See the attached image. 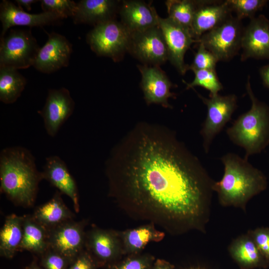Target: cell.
<instances>
[{"mask_svg": "<svg viewBox=\"0 0 269 269\" xmlns=\"http://www.w3.org/2000/svg\"><path fill=\"white\" fill-rule=\"evenodd\" d=\"M75 102L69 91L62 87L49 89L45 104L38 111L42 117L47 134L55 136L65 122L73 114Z\"/></svg>", "mask_w": 269, "mask_h": 269, "instance_id": "8fae6325", "label": "cell"}, {"mask_svg": "<svg viewBox=\"0 0 269 269\" xmlns=\"http://www.w3.org/2000/svg\"><path fill=\"white\" fill-rule=\"evenodd\" d=\"M195 74L194 80L189 83L185 82L186 89L196 86L202 87L210 92L209 97L218 94L223 87L220 82L216 71L212 70H195L193 71Z\"/></svg>", "mask_w": 269, "mask_h": 269, "instance_id": "f1b7e54d", "label": "cell"}, {"mask_svg": "<svg viewBox=\"0 0 269 269\" xmlns=\"http://www.w3.org/2000/svg\"><path fill=\"white\" fill-rule=\"evenodd\" d=\"M220 159L224 166V174L213 187L219 203L246 212L248 202L267 188V178L247 159L236 153H227Z\"/></svg>", "mask_w": 269, "mask_h": 269, "instance_id": "3957f363", "label": "cell"}, {"mask_svg": "<svg viewBox=\"0 0 269 269\" xmlns=\"http://www.w3.org/2000/svg\"><path fill=\"white\" fill-rule=\"evenodd\" d=\"M43 11L55 13L63 19L74 16L77 3L71 0H40Z\"/></svg>", "mask_w": 269, "mask_h": 269, "instance_id": "4dcf8cb0", "label": "cell"}, {"mask_svg": "<svg viewBox=\"0 0 269 269\" xmlns=\"http://www.w3.org/2000/svg\"><path fill=\"white\" fill-rule=\"evenodd\" d=\"M228 250L230 256L241 269H266L269 266V262L262 254L247 232L233 240Z\"/></svg>", "mask_w": 269, "mask_h": 269, "instance_id": "7402d4cb", "label": "cell"}, {"mask_svg": "<svg viewBox=\"0 0 269 269\" xmlns=\"http://www.w3.org/2000/svg\"><path fill=\"white\" fill-rule=\"evenodd\" d=\"M23 216V237L19 251H27L40 256L48 248V230L31 215Z\"/></svg>", "mask_w": 269, "mask_h": 269, "instance_id": "484cf974", "label": "cell"}, {"mask_svg": "<svg viewBox=\"0 0 269 269\" xmlns=\"http://www.w3.org/2000/svg\"><path fill=\"white\" fill-rule=\"evenodd\" d=\"M63 19L58 14L52 12L29 13L11 1L3 0L0 4V19L2 24L0 37L4 36L8 29L14 26L42 27L54 24Z\"/></svg>", "mask_w": 269, "mask_h": 269, "instance_id": "e0dca14e", "label": "cell"}, {"mask_svg": "<svg viewBox=\"0 0 269 269\" xmlns=\"http://www.w3.org/2000/svg\"><path fill=\"white\" fill-rule=\"evenodd\" d=\"M84 220L66 221L48 230V248L58 252L70 263L85 249Z\"/></svg>", "mask_w": 269, "mask_h": 269, "instance_id": "30bf717a", "label": "cell"}, {"mask_svg": "<svg viewBox=\"0 0 269 269\" xmlns=\"http://www.w3.org/2000/svg\"><path fill=\"white\" fill-rule=\"evenodd\" d=\"M158 26L164 36L170 62L181 74L189 70L184 58L187 50L193 43L198 41L193 37L190 30L169 19L158 17Z\"/></svg>", "mask_w": 269, "mask_h": 269, "instance_id": "7c38bea8", "label": "cell"}, {"mask_svg": "<svg viewBox=\"0 0 269 269\" xmlns=\"http://www.w3.org/2000/svg\"><path fill=\"white\" fill-rule=\"evenodd\" d=\"M124 253L137 254L152 242L163 239L164 233L148 224L119 233Z\"/></svg>", "mask_w": 269, "mask_h": 269, "instance_id": "d4e9b609", "label": "cell"}, {"mask_svg": "<svg viewBox=\"0 0 269 269\" xmlns=\"http://www.w3.org/2000/svg\"><path fill=\"white\" fill-rule=\"evenodd\" d=\"M227 0H197L191 32L199 42L205 33L219 26L232 15Z\"/></svg>", "mask_w": 269, "mask_h": 269, "instance_id": "ac0fdd59", "label": "cell"}, {"mask_svg": "<svg viewBox=\"0 0 269 269\" xmlns=\"http://www.w3.org/2000/svg\"><path fill=\"white\" fill-rule=\"evenodd\" d=\"M36 0H16L15 2L18 5V7L22 8L24 7L27 10L30 11L31 9V5L37 2Z\"/></svg>", "mask_w": 269, "mask_h": 269, "instance_id": "f35d334b", "label": "cell"}, {"mask_svg": "<svg viewBox=\"0 0 269 269\" xmlns=\"http://www.w3.org/2000/svg\"><path fill=\"white\" fill-rule=\"evenodd\" d=\"M119 11L121 22L130 33L158 25L159 16L155 8L143 1L124 0Z\"/></svg>", "mask_w": 269, "mask_h": 269, "instance_id": "ffe728a7", "label": "cell"}, {"mask_svg": "<svg viewBox=\"0 0 269 269\" xmlns=\"http://www.w3.org/2000/svg\"><path fill=\"white\" fill-rule=\"evenodd\" d=\"M119 1L114 0H82L77 3L72 17L74 23H86L94 26L114 19Z\"/></svg>", "mask_w": 269, "mask_h": 269, "instance_id": "44dd1931", "label": "cell"}, {"mask_svg": "<svg viewBox=\"0 0 269 269\" xmlns=\"http://www.w3.org/2000/svg\"><path fill=\"white\" fill-rule=\"evenodd\" d=\"M246 90L250 109L240 115L226 130L229 139L245 151L244 158L261 153L269 144V107L255 95L248 76Z\"/></svg>", "mask_w": 269, "mask_h": 269, "instance_id": "277c9868", "label": "cell"}, {"mask_svg": "<svg viewBox=\"0 0 269 269\" xmlns=\"http://www.w3.org/2000/svg\"><path fill=\"white\" fill-rule=\"evenodd\" d=\"M40 48L33 66L43 73H51L68 66L72 51V45L62 35L52 32Z\"/></svg>", "mask_w": 269, "mask_h": 269, "instance_id": "4fadbf2b", "label": "cell"}, {"mask_svg": "<svg viewBox=\"0 0 269 269\" xmlns=\"http://www.w3.org/2000/svg\"><path fill=\"white\" fill-rule=\"evenodd\" d=\"M197 94L207 108L206 118L200 132L204 150L207 153L213 139L231 120L237 107V97L235 94H217L206 98Z\"/></svg>", "mask_w": 269, "mask_h": 269, "instance_id": "ba28073f", "label": "cell"}, {"mask_svg": "<svg viewBox=\"0 0 269 269\" xmlns=\"http://www.w3.org/2000/svg\"><path fill=\"white\" fill-rule=\"evenodd\" d=\"M241 60L269 59V20L263 14L254 17L243 31Z\"/></svg>", "mask_w": 269, "mask_h": 269, "instance_id": "5bb4252c", "label": "cell"}, {"mask_svg": "<svg viewBox=\"0 0 269 269\" xmlns=\"http://www.w3.org/2000/svg\"><path fill=\"white\" fill-rule=\"evenodd\" d=\"M165 4L168 18L190 30L197 0H168L165 1Z\"/></svg>", "mask_w": 269, "mask_h": 269, "instance_id": "83f0119b", "label": "cell"}, {"mask_svg": "<svg viewBox=\"0 0 269 269\" xmlns=\"http://www.w3.org/2000/svg\"><path fill=\"white\" fill-rule=\"evenodd\" d=\"M98 264L85 249L70 263L67 269H96Z\"/></svg>", "mask_w": 269, "mask_h": 269, "instance_id": "d590c367", "label": "cell"}, {"mask_svg": "<svg viewBox=\"0 0 269 269\" xmlns=\"http://www.w3.org/2000/svg\"><path fill=\"white\" fill-rule=\"evenodd\" d=\"M61 193L56 191L53 197L37 206L31 215L33 218L47 230L66 221L74 219L75 214L64 203Z\"/></svg>", "mask_w": 269, "mask_h": 269, "instance_id": "603a6c76", "label": "cell"}, {"mask_svg": "<svg viewBox=\"0 0 269 269\" xmlns=\"http://www.w3.org/2000/svg\"><path fill=\"white\" fill-rule=\"evenodd\" d=\"M109 195L134 206L179 235L206 232L211 211V178L173 131L137 123L106 162Z\"/></svg>", "mask_w": 269, "mask_h": 269, "instance_id": "6da1fadb", "label": "cell"}, {"mask_svg": "<svg viewBox=\"0 0 269 269\" xmlns=\"http://www.w3.org/2000/svg\"><path fill=\"white\" fill-rule=\"evenodd\" d=\"M40 48L31 31L12 29L0 37V68L18 70L33 66Z\"/></svg>", "mask_w": 269, "mask_h": 269, "instance_id": "5b68a950", "label": "cell"}, {"mask_svg": "<svg viewBox=\"0 0 269 269\" xmlns=\"http://www.w3.org/2000/svg\"><path fill=\"white\" fill-rule=\"evenodd\" d=\"M174 267L164 260H157L150 269H173Z\"/></svg>", "mask_w": 269, "mask_h": 269, "instance_id": "74e56055", "label": "cell"}, {"mask_svg": "<svg viewBox=\"0 0 269 269\" xmlns=\"http://www.w3.org/2000/svg\"><path fill=\"white\" fill-rule=\"evenodd\" d=\"M151 260L146 256L133 257L110 266L109 269H150Z\"/></svg>", "mask_w": 269, "mask_h": 269, "instance_id": "e575fe53", "label": "cell"}, {"mask_svg": "<svg viewBox=\"0 0 269 269\" xmlns=\"http://www.w3.org/2000/svg\"><path fill=\"white\" fill-rule=\"evenodd\" d=\"M266 0H227V2L232 10L240 20L245 17L252 19L255 13L262 10L267 4Z\"/></svg>", "mask_w": 269, "mask_h": 269, "instance_id": "f546056e", "label": "cell"}, {"mask_svg": "<svg viewBox=\"0 0 269 269\" xmlns=\"http://www.w3.org/2000/svg\"><path fill=\"white\" fill-rule=\"evenodd\" d=\"M26 79L17 70L0 68V101L6 104L14 103L20 96Z\"/></svg>", "mask_w": 269, "mask_h": 269, "instance_id": "4316f807", "label": "cell"}, {"mask_svg": "<svg viewBox=\"0 0 269 269\" xmlns=\"http://www.w3.org/2000/svg\"><path fill=\"white\" fill-rule=\"evenodd\" d=\"M236 16L230 15L219 26L201 36V42L219 61H228L241 48L244 28Z\"/></svg>", "mask_w": 269, "mask_h": 269, "instance_id": "52a82bcc", "label": "cell"}, {"mask_svg": "<svg viewBox=\"0 0 269 269\" xmlns=\"http://www.w3.org/2000/svg\"><path fill=\"white\" fill-rule=\"evenodd\" d=\"M85 249L97 264L111 263L123 253L118 232L96 226L86 233Z\"/></svg>", "mask_w": 269, "mask_h": 269, "instance_id": "9a60e30c", "label": "cell"}, {"mask_svg": "<svg viewBox=\"0 0 269 269\" xmlns=\"http://www.w3.org/2000/svg\"><path fill=\"white\" fill-rule=\"evenodd\" d=\"M39 257V264L43 269H67L70 264L64 256L49 248Z\"/></svg>", "mask_w": 269, "mask_h": 269, "instance_id": "d6a6232c", "label": "cell"}, {"mask_svg": "<svg viewBox=\"0 0 269 269\" xmlns=\"http://www.w3.org/2000/svg\"><path fill=\"white\" fill-rule=\"evenodd\" d=\"M43 179L72 200L75 211L80 210L77 185L65 161L58 155H51L45 158L42 171Z\"/></svg>", "mask_w": 269, "mask_h": 269, "instance_id": "d6986e66", "label": "cell"}, {"mask_svg": "<svg viewBox=\"0 0 269 269\" xmlns=\"http://www.w3.org/2000/svg\"><path fill=\"white\" fill-rule=\"evenodd\" d=\"M141 75V87L147 104H160L171 108L168 99L174 97L170 92L172 84L165 73L158 66L138 65Z\"/></svg>", "mask_w": 269, "mask_h": 269, "instance_id": "2e32d148", "label": "cell"}, {"mask_svg": "<svg viewBox=\"0 0 269 269\" xmlns=\"http://www.w3.org/2000/svg\"><path fill=\"white\" fill-rule=\"evenodd\" d=\"M25 269H43L39 264L37 263L36 259H34L32 262L26 267Z\"/></svg>", "mask_w": 269, "mask_h": 269, "instance_id": "ab89813d", "label": "cell"}, {"mask_svg": "<svg viewBox=\"0 0 269 269\" xmlns=\"http://www.w3.org/2000/svg\"><path fill=\"white\" fill-rule=\"evenodd\" d=\"M198 43V50L195 53L192 63L189 65V70H215L216 64L219 60L201 42Z\"/></svg>", "mask_w": 269, "mask_h": 269, "instance_id": "1f68e13d", "label": "cell"}, {"mask_svg": "<svg viewBox=\"0 0 269 269\" xmlns=\"http://www.w3.org/2000/svg\"><path fill=\"white\" fill-rule=\"evenodd\" d=\"M42 171L38 170L31 151L20 146L3 148L0 152V189L16 205L32 206L36 200Z\"/></svg>", "mask_w": 269, "mask_h": 269, "instance_id": "7a4b0ae2", "label": "cell"}, {"mask_svg": "<svg viewBox=\"0 0 269 269\" xmlns=\"http://www.w3.org/2000/svg\"><path fill=\"white\" fill-rule=\"evenodd\" d=\"M259 72L264 85L269 90V64L262 66Z\"/></svg>", "mask_w": 269, "mask_h": 269, "instance_id": "8d00e7d4", "label": "cell"}, {"mask_svg": "<svg viewBox=\"0 0 269 269\" xmlns=\"http://www.w3.org/2000/svg\"></svg>", "mask_w": 269, "mask_h": 269, "instance_id": "60d3db41", "label": "cell"}, {"mask_svg": "<svg viewBox=\"0 0 269 269\" xmlns=\"http://www.w3.org/2000/svg\"><path fill=\"white\" fill-rule=\"evenodd\" d=\"M23 216L15 214L5 217L0 231L1 257L10 259L19 251L23 237Z\"/></svg>", "mask_w": 269, "mask_h": 269, "instance_id": "cb8c5ba5", "label": "cell"}, {"mask_svg": "<svg viewBox=\"0 0 269 269\" xmlns=\"http://www.w3.org/2000/svg\"><path fill=\"white\" fill-rule=\"evenodd\" d=\"M247 233L252 237L263 256L269 262V227H258L249 230Z\"/></svg>", "mask_w": 269, "mask_h": 269, "instance_id": "836d02e7", "label": "cell"}, {"mask_svg": "<svg viewBox=\"0 0 269 269\" xmlns=\"http://www.w3.org/2000/svg\"><path fill=\"white\" fill-rule=\"evenodd\" d=\"M128 50L145 64L158 66L169 58L167 46L158 25L131 33Z\"/></svg>", "mask_w": 269, "mask_h": 269, "instance_id": "9c48e42d", "label": "cell"}, {"mask_svg": "<svg viewBox=\"0 0 269 269\" xmlns=\"http://www.w3.org/2000/svg\"><path fill=\"white\" fill-rule=\"evenodd\" d=\"M130 36L123 24L113 19L95 26L88 33L87 41L97 55L116 61L128 50Z\"/></svg>", "mask_w": 269, "mask_h": 269, "instance_id": "8992f818", "label": "cell"}]
</instances>
